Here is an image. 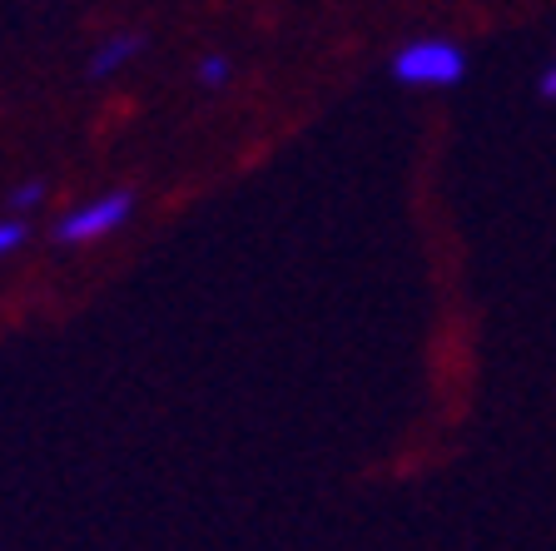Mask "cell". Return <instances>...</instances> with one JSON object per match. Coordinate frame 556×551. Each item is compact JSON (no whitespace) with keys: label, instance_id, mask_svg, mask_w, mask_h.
I'll return each mask as SVG.
<instances>
[{"label":"cell","instance_id":"cell-7","mask_svg":"<svg viewBox=\"0 0 556 551\" xmlns=\"http://www.w3.org/2000/svg\"><path fill=\"white\" fill-rule=\"evenodd\" d=\"M536 90H542V100H556V55L546 60V70H542V80H536Z\"/></svg>","mask_w":556,"mask_h":551},{"label":"cell","instance_id":"cell-3","mask_svg":"<svg viewBox=\"0 0 556 551\" xmlns=\"http://www.w3.org/2000/svg\"><path fill=\"white\" fill-rule=\"evenodd\" d=\"M139 50H144V35H110L90 50V75L94 80H115L119 70H129L139 60Z\"/></svg>","mask_w":556,"mask_h":551},{"label":"cell","instance_id":"cell-6","mask_svg":"<svg viewBox=\"0 0 556 551\" xmlns=\"http://www.w3.org/2000/svg\"><path fill=\"white\" fill-rule=\"evenodd\" d=\"M40 199H46V184H40V179H25V184H15L11 204L15 209H30V204H40Z\"/></svg>","mask_w":556,"mask_h":551},{"label":"cell","instance_id":"cell-4","mask_svg":"<svg viewBox=\"0 0 556 551\" xmlns=\"http://www.w3.org/2000/svg\"><path fill=\"white\" fill-rule=\"evenodd\" d=\"M199 85H208V90H219V85H229L233 75V60L224 55V50H208V55H199Z\"/></svg>","mask_w":556,"mask_h":551},{"label":"cell","instance_id":"cell-5","mask_svg":"<svg viewBox=\"0 0 556 551\" xmlns=\"http://www.w3.org/2000/svg\"><path fill=\"white\" fill-rule=\"evenodd\" d=\"M25 243V224L21 218H0V259H5V253H15Z\"/></svg>","mask_w":556,"mask_h":551},{"label":"cell","instance_id":"cell-2","mask_svg":"<svg viewBox=\"0 0 556 551\" xmlns=\"http://www.w3.org/2000/svg\"><path fill=\"white\" fill-rule=\"evenodd\" d=\"M129 214H135V195H125V189H104V195L80 199L75 209L60 214L55 239L60 243H100L115 229H125Z\"/></svg>","mask_w":556,"mask_h":551},{"label":"cell","instance_id":"cell-1","mask_svg":"<svg viewBox=\"0 0 556 551\" xmlns=\"http://www.w3.org/2000/svg\"><path fill=\"white\" fill-rule=\"evenodd\" d=\"M467 75V55L457 40H442V35H422V40H407L393 55V80L407 90H452L463 85Z\"/></svg>","mask_w":556,"mask_h":551}]
</instances>
